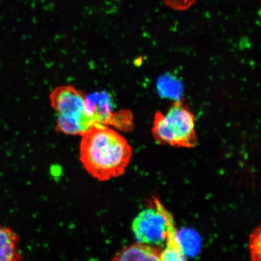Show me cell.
Masks as SVG:
<instances>
[{
	"label": "cell",
	"mask_w": 261,
	"mask_h": 261,
	"mask_svg": "<svg viewBox=\"0 0 261 261\" xmlns=\"http://www.w3.org/2000/svg\"><path fill=\"white\" fill-rule=\"evenodd\" d=\"M81 136L80 161L93 177L105 181L125 172L133 156L125 138L100 123L94 124Z\"/></svg>",
	"instance_id": "6da1fadb"
},
{
	"label": "cell",
	"mask_w": 261,
	"mask_h": 261,
	"mask_svg": "<svg viewBox=\"0 0 261 261\" xmlns=\"http://www.w3.org/2000/svg\"><path fill=\"white\" fill-rule=\"evenodd\" d=\"M151 132L161 145L185 148L197 145L195 116L181 100H175L166 114L155 113Z\"/></svg>",
	"instance_id": "7a4b0ae2"
},
{
	"label": "cell",
	"mask_w": 261,
	"mask_h": 261,
	"mask_svg": "<svg viewBox=\"0 0 261 261\" xmlns=\"http://www.w3.org/2000/svg\"><path fill=\"white\" fill-rule=\"evenodd\" d=\"M86 94L72 86L56 88L50 95L51 106L58 113L55 129L67 135H80L94 125L85 114Z\"/></svg>",
	"instance_id": "3957f363"
},
{
	"label": "cell",
	"mask_w": 261,
	"mask_h": 261,
	"mask_svg": "<svg viewBox=\"0 0 261 261\" xmlns=\"http://www.w3.org/2000/svg\"><path fill=\"white\" fill-rule=\"evenodd\" d=\"M149 203L134 219L132 231L138 242L160 247L164 246L169 228L175 224L174 218L154 196Z\"/></svg>",
	"instance_id": "277c9868"
},
{
	"label": "cell",
	"mask_w": 261,
	"mask_h": 261,
	"mask_svg": "<svg viewBox=\"0 0 261 261\" xmlns=\"http://www.w3.org/2000/svg\"><path fill=\"white\" fill-rule=\"evenodd\" d=\"M113 106L112 96L107 91L91 93L85 98V114L94 124L109 125Z\"/></svg>",
	"instance_id": "5b68a950"
},
{
	"label": "cell",
	"mask_w": 261,
	"mask_h": 261,
	"mask_svg": "<svg viewBox=\"0 0 261 261\" xmlns=\"http://www.w3.org/2000/svg\"><path fill=\"white\" fill-rule=\"evenodd\" d=\"M161 251L158 247L138 242L122 248L112 260H160Z\"/></svg>",
	"instance_id": "8992f818"
},
{
	"label": "cell",
	"mask_w": 261,
	"mask_h": 261,
	"mask_svg": "<svg viewBox=\"0 0 261 261\" xmlns=\"http://www.w3.org/2000/svg\"><path fill=\"white\" fill-rule=\"evenodd\" d=\"M23 259L19 250V238L11 228L0 226V261Z\"/></svg>",
	"instance_id": "52a82bcc"
},
{
	"label": "cell",
	"mask_w": 261,
	"mask_h": 261,
	"mask_svg": "<svg viewBox=\"0 0 261 261\" xmlns=\"http://www.w3.org/2000/svg\"><path fill=\"white\" fill-rule=\"evenodd\" d=\"M180 83L172 77H165L161 78L158 83L160 92L165 97L175 98V100L179 99L180 96Z\"/></svg>",
	"instance_id": "ba28073f"
},
{
	"label": "cell",
	"mask_w": 261,
	"mask_h": 261,
	"mask_svg": "<svg viewBox=\"0 0 261 261\" xmlns=\"http://www.w3.org/2000/svg\"><path fill=\"white\" fill-rule=\"evenodd\" d=\"M109 125L115 126L117 128L123 130H130L134 127L133 116L129 111H123L113 113Z\"/></svg>",
	"instance_id": "9c48e42d"
},
{
	"label": "cell",
	"mask_w": 261,
	"mask_h": 261,
	"mask_svg": "<svg viewBox=\"0 0 261 261\" xmlns=\"http://www.w3.org/2000/svg\"><path fill=\"white\" fill-rule=\"evenodd\" d=\"M261 231L259 226L250 234L249 238V252L251 258L254 261L260 260Z\"/></svg>",
	"instance_id": "30bf717a"
},
{
	"label": "cell",
	"mask_w": 261,
	"mask_h": 261,
	"mask_svg": "<svg viewBox=\"0 0 261 261\" xmlns=\"http://www.w3.org/2000/svg\"><path fill=\"white\" fill-rule=\"evenodd\" d=\"M166 5L177 11H185L193 5L196 0H163Z\"/></svg>",
	"instance_id": "8fae6325"
}]
</instances>
